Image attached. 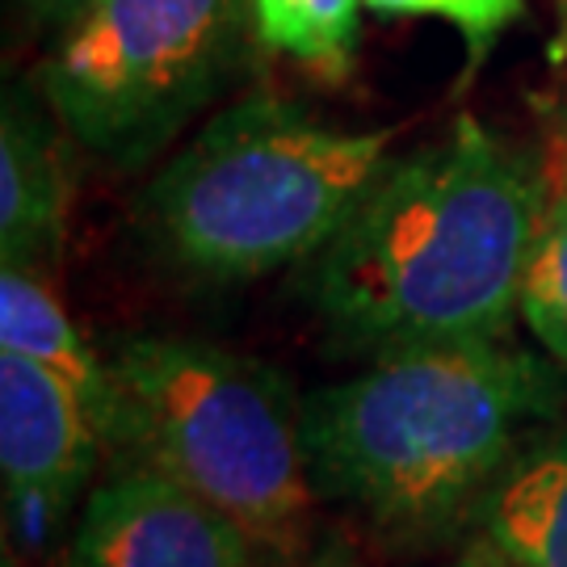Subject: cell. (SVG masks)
Returning a JSON list of instances; mask_svg holds the SVG:
<instances>
[{"label": "cell", "instance_id": "cell-11", "mask_svg": "<svg viewBox=\"0 0 567 567\" xmlns=\"http://www.w3.org/2000/svg\"><path fill=\"white\" fill-rule=\"evenodd\" d=\"M365 0H252V34L316 81L341 84L358 68Z\"/></svg>", "mask_w": 567, "mask_h": 567}, {"label": "cell", "instance_id": "cell-7", "mask_svg": "<svg viewBox=\"0 0 567 567\" xmlns=\"http://www.w3.org/2000/svg\"><path fill=\"white\" fill-rule=\"evenodd\" d=\"M102 433L81 395L25 353L0 349V471L9 501L68 513L84 487Z\"/></svg>", "mask_w": 567, "mask_h": 567}, {"label": "cell", "instance_id": "cell-1", "mask_svg": "<svg viewBox=\"0 0 567 567\" xmlns=\"http://www.w3.org/2000/svg\"><path fill=\"white\" fill-rule=\"evenodd\" d=\"M547 210L534 164L471 114L391 156L307 261V299L349 349L505 337Z\"/></svg>", "mask_w": 567, "mask_h": 567}, {"label": "cell", "instance_id": "cell-8", "mask_svg": "<svg viewBox=\"0 0 567 567\" xmlns=\"http://www.w3.org/2000/svg\"><path fill=\"white\" fill-rule=\"evenodd\" d=\"M72 164L60 131L25 93H4L0 110V257L21 269H51L68 240Z\"/></svg>", "mask_w": 567, "mask_h": 567}, {"label": "cell", "instance_id": "cell-6", "mask_svg": "<svg viewBox=\"0 0 567 567\" xmlns=\"http://www.w3.org/2000/svg\"><path fill=\"white\" fill-rule=\"evenodd\" d=\"M72 567H252V538L194 487L143 463L89 496Z\"/></svg>", "mask_w": 567, "mask_h": 567}, {"label": "cell", "instance_id": "cell-5", "mask_svg": "<svg viewBox=\"0 0 567 567\" xmlns=\"http://www.w3.org/2000/svg\"><path fill=\"white\" fill-rule=\"evenodd\" d=\"M248 30L252 0H93L55 34L39 89L81 147L135 168L224 89Z\"/></svg>", "mask_w": 567, "mask_h": 567}, {"label": "cell", "instance_id": "cell-12", "mask_svg": "<svg viewBox=\"0 0 567 567\" xmlns=\"http://www.w3.org/2000/svg\"><path fill=\"white\" fill-rule=\"evenodd\" d=\"M522 316L550 358L567 362V161L559 168V185L547 194L538 240L529 252Z\"/></svg>", "mask_w": 567, "mask_h": 567}, {"label": "cell", "instance_id": "cell-3", "mask_svg": "<svg viewBox=\"0 0 567 567\" xmlns=\"http://www.w3.org/2000/svg\"><path fill=\"white\" fill-rule=\"evenodd\" d=\"M395 131H344L252 93L206 122L140 198L147 240L206 282L311 261L391 161Z\"/></svg>", "mask_w": 567, "mask_h": 567}, {"label": "cell", "instance_id": "cell-4", "mask_svg": "<svg viewBox=\"0 0 567 567\" xmlns=\"http://www.w3.org/2000/svg\"><path fill=\"white\" fill-rule=\"evenodd\" d=\"M110 370L114 442L224 508L257 547L303 543L316 501L303 400L274 365L194 337H131Z\"/></svg>", "mask_w": 567, "mask_h": 567}, {"label": "cell", "instance_id": "cell-2", "mask_svg": "<svg viewBox=\"0 0 567 567\" xmlns=\"http://www.w3.org/2000/svg\"><path fill=\"white\" fill-rule=\"evenodd\" d=\"M555 395L547 365L501 337L379 353L303 400L311 475L374 526L429 534L484 505Z\"/></svg>", "mask_w": 567, "mask_h": 567}, {"label": "cell", "instance_id": "cell-9", "mask_svg": "<svg viewBox=\"0 0 567 567\" xmlns=\"http://www.w3.org/2000/svg\"><path fill=\"white\" fill-rule=\"evenodd\" d=\"M0 349L25 353L81 395L89 421L97 425L102 442L118 437V383L110 362H102L76 324L68 320L55 290L42 282L34 269L4 265L0 269Z\"/></svg>", "mask_w": 567, "mask_h": 567}, {"label": "cell", "instance_id": "cell-10", "mask_svg": "<svg viewBox=\"0 0 567 567\" xmlns=\"http://www.w3.org/2000/svg\"><path fill=\"white\" fill-rule=\"evenodd\" d=\"M487 550L513 567H567V433L517 454L480 505Z\"/></svg>", "mask_w": 567, "mask_h": 567}, {"label": "cell", "instance_id": "cell-15", "mask_svg": "<svg viewBox=\"0 0 567 567\" xmlns=\"http://www.w3.org/2000/svg\"><path fill=\"white\" fill-rule=\"evenodd\" d=\"M458 567H513V564H505L501 555H492V550H484V555H471L466 564H458Z\"/></svg>", "mask_w": 567, "mask_h": 567}, {"label": "cell", "instance_id": "cell-13", "mask_svg": "<svg viewBox=\"0 0 567 567\" xmlns=\"http://www.w3.org/2000/svg\"><path fill=\"white\" fill-rule=\"evenodd\" d=\"M365 9L386 18H437L463 34L466 68H484L487 55L513 21L526 13V0H365Z\"/></svg>", "mask_w": 567, "mask_h": 567}, {"label": "cell", "instance_id": "cell-16", "mask_svg": "<svg viewBox=\"0 0 567 567\" xmlns=\"http://www.w3.org/2000/svg\"><path fill=\"white\" fill-rule=\"evenodd\" d=\"M564 9H567V0H564Z\"/></svg>", "mask_w": 567, "mask_h": 567}, {"label": "cell", "instance_id": "cell-14", "mask_svg": "<svg viewBox=\"0 0 567 567\" xmlns=\"http://www.w3.org/2000/svg\"><path fill=\"white\" fill-rule=\"evenodd\" d=\"M25 18L34 21V25H47V30H55L60 34L68 21L76 18L81 9H89L93 0H13Z\"/></svg>", "mask_w": 567, "mask_h": 567}]
</instances>
